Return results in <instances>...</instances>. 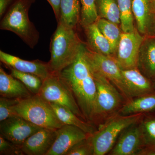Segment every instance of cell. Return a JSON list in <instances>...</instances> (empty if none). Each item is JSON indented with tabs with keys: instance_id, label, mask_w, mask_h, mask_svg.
Returning a JSON list of instances; mask_svg holds the SVG:
<instances>
[{
	"instance_id": "8fae6325",
	"label": "cell",
	"mask_w": 155,
	"mask_h": 155,
	"mask_svg": "<svg viewBox=\"0 0 155 155\" xmlns=\"http://www.w3.org/2000/svg\"><path fill=\"white\" fill-rule=\"evenodd\" d=\"M139 121L122 131L108 155H137L144 146Z\"/></svg>"
},
{
	"instance_id": "d590c367",
	"label": "cell",
	"mask_w": 155,
	"mask_h": 155,
	"mask_svg": "<svg viewBox=\"0 0 155 155\" xmlns=\"http://www.w3.org/2000/svg\"><path fill=\"white\" fill-rule=\"evenodd\" d=\"M153 35H154V36H155V27L154 29L153 32Z\"/></svg>"
},
{
	"instance_id": "30bf717a",
	"label": "cell",
	"mask_w": 155,
	"mask_h": 155,
	"mask_svg": "<svg viewBox=\"0 0 155 155\" xmlns=\"http://www.w3.org/2000/svg\"><path fill=\"white\" fill-rule=\"evenodd\" d=\"M41 128L20 116H14L1 122L0 135L20 147L29 137Z\"/></svg>"
},
{
	"instance_id": "7a4b0ae2",
	"label": "cell",
	"mask_w": 155,
	"mask_h": 155,
	"mask_svg": "<svg viewBox=\"0 0 155 155\" xmlns=\"http://www.w3.org/2000/svg\"><path fill=\"white\" fill-rule=\"evenodd\" d=\"M83 43L75 29L67 28L61 23L51 39V59L48 63L53 73L59 74L72 64L77 58Z\"/></svg>"
},
{
	"instance_id": "e575fe53",
	"label": "cell",
	"mask_w": 155,
	"mask_h": 155,
	"mask_svg": "<svg viewBox=\"0 0 155 155\" xmlns=\"http://www.w3.org/2000/svg\"><path fill=\"white\" fill-rule=\"evenodd\" d=\"M153 8L155 12V0H152Z\"/></svg>"
},
{
	"instance_id": "d6a6232c",
	"label": "cell",
	"mask_w": 155,
	"mask_h": 155,
	"mask_svg": "<svg viewBox=\"0 0 155 155\" xmlns=\"http://www.w3.org/2000/svg\"><path fill=\"white\" fill-rule=\"evenodd\" d=\"M17 0H0V17L2 18L10 6Z\"/></svg>"
},
{
	"instance_id": "ac0fdd59",
	"label": "cell",
	"mask_w": 155,
	"mask_h": 155,
	"mask_svg": "<svg viewBox=\"0 0 155 155\" xmlns=\"http://www.w3.org/2000/svg\"><path fill=\"white\" fill-rule=\"evenodd\" d=\"M0 94L1 97L12 99L26 98L34 95L21 81L8 74L2 67L0 68Z\"/></svg>"
},
{
	"instance_id": "6da1fadb",
	"label": "cell",
	"mask_w": 155,
	"mask_h": 155,
	"mask_svg": "<svg viewBox=\"0 0 155 155\" xmlns=\"http://www.w3.org/2000/svg\"><path fill=\"white\" fill-rule=\"evenodd\" d=\"M84 44L75 61L59 75L72 91L85 120L91 122L97 85L94 77L85 60Z\"/></svg>"
},
{
	"instance_id": "52a82bcc",
	"label": "cell",
	"mask_w": 155,
	"mask_h": 155,
	"mask_svg": "<svg viewBox=\"0 0 155 155\" xmlns=\"http://www.w3.org/2000/svg\"><path fill=\"white\" fill-rule=\"evenodd\" d=\"M84 55L92 72L100 74L111 81L122 94L126 102L132 100L127 91L122 69L115 58L92 51L86 45Z\"/></svg>"
},
{
	"instance_id": "8d00e7d4",
	"label": "cell",
	"mask_w": 155,
	"mask_h": 155,
	"mask_svg": "<svg viewBox=\"0 0 155 155\" xmlns=\"http://www.w3.org/2000/svg\"><path fill=\"white\" fill-rule=\"evenodd\" d=\"M153 82L154 85V87H155V80L154 81H153Z\"/></svg>"
},
{
	"instance_id": "7c38bea8",
	"label": "cell",
	"mask_w": 155,
	"mask_h": 155,
	"mask_svg": "<svg viewBox=\"0 0 155 155\" xmlns=\"http://www.w3.org/2000/svg\"><path fill=\"white\" fill-rule=\"evenodd\" d=\"M0 61L8 67L38 76L43 81L52 73L48 63L35 60L28 61L0 51Z\"/></svg>"
},
{
	"instance_id": "d6986e66",
	"label": "cell",
	"mask_w": 155,
	"mask_h": 155,
	"mask_svg": "<svg viewBox=\"0 0 155 155\" xmlns=\"http://www.w3.org/2000/svg\"><path fill=\"white\" fill-rule=\"evenodd\" d=\"M87 46L92 51L114 58L110 44L94 23L84 27Z\"/></svg>"
},
{
	"instance_id": "cb8c5ba5",
	"label": "cell",
	"mask_w": 155,
	"mask_h": 155,
	"mask_svg": "<svg viewBox=\"0 0 155 155\" xmlns=\"http://www.w3.org/2000/svg\"><path fill=\"white\" fill-rule=\"evenodd\" d=\"M99 18L109 20L117 25L121 23L118 0H96Z\"/></svg>"
},
{
	"instance_id": "603a6c76",
	"label": "cell",
	"mask_w": 155,
	"mask_h": 155,
	"mask_svg": "<svg viewBox=\"0 0 155 155\" xmlns=\"http://www.w3.org/2000/svg\"><path fill=\"white\" fill-rule=\"evenodd\" d=\"M96 23L100 31L110 44L115 58L122 32L119 25L103 18H99Z\"/></svg>"
},
{
	"instance_id": "f1b7e54d",
	"label": "cell",
	"mask_w": 155,
	"mask_h": 155,
	"mask_svg": "<svg viewBox=\"0 0 155 155\" xmlns=\"http://www.w3.org/2000/svg\"><path fill=\"white\" fill-rule=\"evenodd\" d=\"M66 155H94L91 134L74 145Z\"/></svg>"
},
{
	"instance_id": "ba28073f",
	"label": "cell",
	"mask_w": 155,
	"mask_h": 155,
	"mask_svg": "<svg viewBox=\"0 0 155 155\" xmlns=\"http://www.w3.org/2000/svg\"><path fill=\"white\" fill-rule=\"evenodd\" d=\"M37 95L48 102L69 108L78 117L85 120L72 91L59 74L51 73L44 80Z\"/></svg>"
},
{
	"instance_id": "7402d4cb",
	"label": "cell",
	"mask_w": 155,
	"mask_h": 155,
	"mask_svg": "<svg viewBox=\"0 0 155 155\" xmlns=\"http://www.w3.org/2000/svg\"><path fill=\"white\" fill-rule=\"evenodd\" d=\"M155 113V92L143 96L134 98L126 102L119 114L129 115Z\"/></svg>"
},
{
	"instance_id": "4316f807",
	"label": "cell",
	"mask_w": 155,
	"mask_h": 155,
	"mask_svg": "<svg viewBox=\"0 0 155 155\" xmlns=\"http://www.w3.org/2000/svg\"><path fill=\"white\" fill-rule=\"evenodd\" d=\"M8 68L11 71V75L21 81L32 94H38L43 83V81L39 77L30 73L17 71L10 67Z\"/></svg>"
},
{
	"instance_id": "8992f818",
	"label": "cell",
	"mask_w": 155,
	"mask_h": 155,
	"mask_svg": "<svg viewBox=\"0 0 155 155\" xmlns=\"http://www.w3.org/2000/svg\"><path fill=\"white\" fill-rule=\"evenodd\" d=\"M143 114H117L98 127L91 134L94 155L108 154L122 131L138 122Z\"/></svg>"
},
{
	"instance_id": "e0dca14e",
	"label": "cell",
	"mask_w": 155,
	"mask_h": 155,
	"mask_svg": "<svg viewBox=\"0 0 155 155\" xmlns=\"http://www.w3.org/2000/svg\"><path fill=\"white\" fill-rule=\"evenodd\" d=\"M138 69L153 81L155 80V36H145L140 49Z\"/></svg>"
},
{
	"instance_id": "3957f363",
	"label": "cell",
	"mask_w": 155,
	"mask_h": 155,
	"mask_svg": "<svg viewBox=\"0 0 155 155\" xmlns=\"http://www.w3.org/2000/svg\"><path fill=\"white\" fill-rule=\"evenodd\" d=\"M92 73L96 84L97 91L91 122L97 128L119 114L126 101L111 81L100 74Z\"/></svg>"
},
{
	"instance_id": "83f0119b",
	"label": "cell",
	"mask_w": 155,
	"mask_h": 155,
	"mask_svg": "<svg viewBox=\"0 0 155 155\" xmlns=\"http://www.w3.org/2000/svg\"><path fill=\"white\" fill-rule=\"evenodd\" d=\"M80 23L84 27L96 23L99 19L96 0H80Z\"/></svg>"
},
{
	"instance_id": "484cf974",
	"label": "cell",
	"mask_w": 155,
	"mask_h": 155,
	"mask_svg": "<svg viewBox=\"0 0 155 155\" xmlns=\"http://www.w3.org/2000/svg\"><path fill=\"white\" fill-rule=\"evenodd\" d=\"M139 122L144 140V147H155V113L143 114Z\"/></svg>"
},
{
	"instance_id": "5b68a950",
	"label": "cell",
	"mask_w": 155,
	"mask_h": 155,
	"mask_svg": "<svg viewBox=\"0 0 155 155\" xmlns=\"http://www.w3.org/2000/svg\"><path fill=\"white\" fill-rule=\"evenodd\" d=\"M15 116L22 117L42 128L58 130L64 125L50 103L38 95L21 99L12 108Z\"/></svg>"
},
{
	"instance_id": "277c9868",
	"label": "cell",
	"mask_w": 155,
	"mask_h": 155,
	"mask_svg": "<svg viewBox=\"0 0 155 155\" xmlns=\"http://www.w3.org/2000/svg\"><path fill=\"white\" fill-rule=\"evenodd\" d=\"M35 0H17L4 14L0 23L2 30L9 31L19 37L33 49L38 43L40 34L29 19L28 11Z\"/></svg>"
},
{
	"instance_id": "d4e9b609",
	"label": "cell",
	"mask_w": 155,
	"mask_h": 155,
	"mask_svg": "<svg viewBox=\"0 0 155 155\" xmlns=\"http://www.w3.org/2000/svg\"><path fill=\"white\" fill-rule=\"evenodd\" d=\"M132 1L133 0H118L121 30L122 32L125 33L133 32L136 29L134 23Z\"/></svg>"
},
{
	"instance_id": "9c48e42d",
	"label": "cell",
	"mask_w": 155,
	"mask_h": 155,
	"mask_svg": "<svg viewBox=\"0 0 155 155\" xmlns=\"http://www.w3.org/2000/svg\"><path fill=\"white\" fill-rule=\"evenodd\" d=\"M144 38L137 29L121 34L115 59L122 70L138 68L140 49Z\"/></svg>"
},
{
	"instance_id": "ffe728a7",
	"label": "cell",
	"mask_w": 155,
	"mask_h": 155,
	"mask_svg": "<svg viewBox=\"0 0 155 155\" xmlns=\"http://www.w3.org/2000/svg\"><path fill=\"white\" fill-rule=\"evenodd\" d=\"M49 103L58 119L64 125L76 126L88 134H92L97 129L92 123L81 119L69 108L54 103Z\"/></svg>"
},
{
	"instance_id": "9a60e30c",
	"label": "cell",
	"mask_w": 155,
	"mask_h": 155,
	"mask_svg": "<svg viewBox=\"0 0 155 155\" xmlns=\"http://www.w3.org/2000/svg\"><path fill=\"white\" fill-rule=\"evenodd\" d=\"M132 10L137 31L144 36L153 35L155 27V12L152 0H133Z\"/></svg>"
},
{
	"instance_id": "44dd1931",
	"label": "cell",
	"mask_w": 155,
	"mask_h": 155,
	"mask_svg": "<svg viewBox=\"0 0 155 155\" xmlns=\"http://www.w3.org/2000/svg\"><path fill=\"white\" fill-rule=\"evenodd\" d=\"M80 0H61L60 18L58 23L75 29L80 22Z\"/></svg>"
},
{
	"instance_id": "836d02e7",
	"label": "cell",
	"mask_w": 155,
	"mask_h": 155,
	"mask_svg": "<svg viewBox=\"0 0 155 155\" xmlns=\"http://www.w3.org/2000/svg\"><path fill=\"white\" fill-rule=\"evenodd\" d=\"M137 155H155V147H144Z\"/></svg>"
},
{
	"instance_id": "4dcf8cb0",
	"label": "cell",
	"mask_w": 155,
	"mask_h": 155,
	"mask_svg": "<svg viewBox=\"0 0 155 155\" xmlns=\"http://www.w3.org/2000/svg\"><path fill=\"white\" fill-rule=\"evenodd\" d=\"M0 155H22L24 154L20 147L10 142L0 135Z\"/></svg>"
},
{
	"instance_id": "f546056e",
	"label": "cell",
	"mask_w": 155,
	"mask_h": 155,
	"mask_svg": "<svg viewBox=\"0 0 155 155\" xmlns=\"http://www.w3.org/2000/svg\"><path fill=\"white\" fill-rule=\"evenodd\" d=\"M21 99H12L1 97L0 98V122L9 117L14 116L12 111L13 106L19 102Z\"/></svg>"
},
{
	"instance_id": "4fadbf2b",
	"label": "cell",
	"mask_w": 155,
	"mask_h": 155,
	"mask_svg": "<svg viewBox=\"0 0 155 155\" xmlns=\"http://www.w3.org/2000/svg\"><path fill=\"white\" fill-rule=\"evenodd\" d=\"M57 131L55 141L46 155H66L74 145L90 134L79 127L67 125H64Z\"/></svg>"
},
{
	"instance_id": "1f68e13d",
	"label": "cell",
	"mask_w": 155,
	"mask_h": 155,
	"mask_svg": "<svg viewBox=\"0 0 155 155\" xmlns=\"http://www.w3.org/2000/svg\"><path fill=\"white\" fill-rule=\"evenodd\" d=\"M61 0H47L51 6L54 13L57 22H59L60 18V4Z\"/></svg>"
},
{
	"instance_id": "5bb4252c",
	"label": "cell",
	"mask_w": 155,
	"mask_h": 155,
	"mask_svg": "<svg viewBox=\"0 0 155 155\" xmlns=\"http://www.w3.org/2000/svg\"><path fill=\"white\" fill-rule=\"evenodd\" d=\"M57 130L41 128L28 137L20 146L26 155H46L57 136Z\"/></svg>"
},
{
	"instance_id": "2e32d148",
	"label": "cell",
	"mask_w": 155,
	"mask_h": 155,
	"mask_svg": "<svg viewBox=\"0 0 155 155\" xmlns=\"http://www.w3.org/2000/svg\"><path fill=\"white\" fill-rule=\"evenodd\" d=\"M127 91L131 99L155 92L152 81L145 76L138 68L122 70Z\"/></svg>"
}]
</instances>
